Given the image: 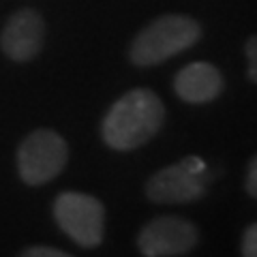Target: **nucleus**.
Listing matches in <instances>:
<instances>
[{"mask_svg":"<svg viewBox=\"0 0 257 257\" xmlns=\"http://www.w3.org/2000/svg\"><path fill=\"white\" fill-rule=\"evenodd\" d=\"M165 122V107L157 92L133 88L109 107L103 118V142L114 150H135L150 142Z\"/></svg>","mask_w":257,"mask_h":257,"instance_id":"obj_1","label":"nucleus"},{"mask_svg":"<svg viewBox=\"0 0 257 257\" xmlns=\"http://www.w3.org/2000/svg\"><path fill=\"white\" fill-rule=\"evenodd\" d=\"M202 37V26L189 15H161L138 32L128 47L135 67H155L193 47Z\"/></svg>","mask_w":257,"mask_h":257,"instance_id":"obj_2","label":"nucleus"},{"mask_svg":"<svg viewBox=\"0 0 257 257\" xmlns=\"http://www.w3.org/2000/svg\"><path fill=\"white\" fill-rule=\"evenodd\" d=\"M69 161V146L52 128H37L18 148V170L22 180L39 187L54 180Z\"/></svg>","mask_w":257,"mask_h":257,"instance_id":"obj_3","label":"nucleus"},{"mask_svg":"<svg viewBox=\"0 0 257 257\" xmlns=\"http://www.w3.org/2000/svg\"><path fill=\"white\" fill-rule=\"evenodd\" d=\"M54 219L60 229L77 244L94 248L103 242L105 234V208L92 195L67 191L54 202Z\"/></svg>","mask_w":257,"mask_h":257,"instance_id":"obj_4","label":"nucleus"},{"mask_svg":"<svg viewBox=\"0 0 257 257\" xmlns=\"http://www.w3.org/2000/svg\"><path fill=\"white\" fill-rule=\"evenodd\" d=\"M206 165L202 159L187 157L150 176L146 197L152 204H191L206 193Z\"/></svg>","mask_w":257,"mask_h":257,"instance_id":"obj_5","label":"nucleus"},{"mask_svg":"<svg viewBox=\"0 0 257 257\" xmlns=\"http://www.w3.org/2000/svg\"><path fill=\"white\" fill-rule=\"evenodd\" d=\"M199 231L180 216H157L138 234V248L144 257H178L197 246Z\"/></svg>","mask_w":257,"mask_h":257,"instance_id":"obj_6","label":"nucleus"},{"mask_svg":"<svg viewBox=\"0 0 257 257\" xmlns=\"http://www.w3.org/2000/svg\"><path fill=\"white\" fill-rule=\"evenodd\" d=\"M45 39L43 18L32 9L13 13L0 35V47L15 62H28L41 52Z\"/></svg>","mask_w":257,"mask_h":257,"instance_id":"obj_7","label":"nucleus"},{"mask_svg":"<svg viewBox=\"0 0 257 257\" xmlns=\"http://www.w3.org/2000/svg\"><path fill=\"white\" fill-rule=\"evenodd\" d=\"M225 79L210 62H191L174 77V90L184 103L202 105L210 103L223 92Z\"/></svg>","mask_w":257,"mask_h":257,"instance_id":"obj_8","label":"nucleus"},{"mask_svg":"<svg viewBox=\"0 0 257 257\" xmlns=\"http://www.w3.org/2000/svg\"><path fill=\"white\" fill-rule=\"evenodd\" d=\"M240 253H242V257H257V223H251L244 229Z\"/></svg>","mask_w":257,"mask_h":257,"instance_id":"obj_9","label":"nucleus"},{"mask_svg":"<svg viewBox=\"0 0 257 257\" xmlns=\"http://www.w3.org/2000/svg\"><path fill=\"white\" fill-rule=\"evenodd\" d=\"M244 52H246V60H248V69H246L248 79L257 84V35H253L246 41Z\"/></svg>","mask_w":257,"mask_h":257,"instance_id":"obj_10","label":"nucleus"},{"mask_svg":"<svg viewBox=\"0 0 257 257\" xmlns=\"http://www.w3.org/2000/svg\"><path fill=\"white\" fill-rule=\"evenodd\" d=\"M20 257H73L69 253L60 251V248H54V246H28Z\"/></svg>","mask_w":257,"mask_h":257,"instance_id":"obj_11","label":"nucleus"},{"mask_svg":"<svg viewBox=\"0 0 257 257\" xmlns=\"http://www.w3.org/2000/svg\"><path fill=\"white\" fill-rule=\"evenodd\" d=\"M244 189L251 197L257 199V155L248 161V172H246V180H244Z\"/></svg>","mask_w":257,"mask_h":257,"instance_id":"obj_12","label":"nucleus"}]
</instances>
